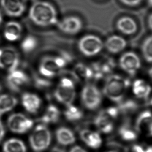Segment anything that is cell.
I'll use <instances>...</instances> for the list:
<instances>
[{
	"instance_id": "6da1fadb",
	"label": "cell",
	"mask_w": 152,
	"mask_h": 152,
	"mask_svg": "<svg viewBox=\"0 0 152 152\" xmlns=\"http://www.w3.org/2000/svg\"><path fill=\"white\" fill-rule=\"evenodd\" d=\"M29 17L33 23L41 27L55 25L58 22L55 7L45 1H37L32 5Z\"/></svg>"
},
{
	"instance_id": "7a4b0ae2",
	"label": "cell",
	"mask_w": 152,
	"mask_h": 152,
	"mask_svg": "<svg viewBox=\"0 0 152 152\" xmlns=\"http://www.w3.org/2000/svg\"><path fill=\"white\" fill-rule=\"evenodd\" d=\"M129 81L119 75L110 76L106 81L103 92L106 96L115 102H120L124 97Z\"/></svg>"
},
{
	"instance_id": "3957f363",
	"label": "cell",
	"mask_w": 152,
	"mask_h": 152,
	"mask_svg": "<svg viewBox=\"0 0 152 152\" xmlns=\"http://www.w3.org/2000/svg\"><path fill=\"white\" fill-rule=\"evenodd\" d=\"M67 65V61L62 56H49L41 61L39 71L45 78H53L60 74Z\"/></svg>"
},
{
	"instance_id": "277c9868",
	"label": "cell",
	"mask_w": 152,
	"mask_h": 152,
	"mask_svg": "<svg viewBox=\"0 0 152 152\" xmlns=\"http://www.w3.org/2000/svg\"><path fill=\"white\" fill-rule=\"evenodd\" d=\"M52 140L51 133L45 125H39L30 136L29 142L36 152H42L49 148Z\"/></svg>"
},
{
	"instance_id": "5b68a950",
	"label": "cell",
	"mask_w": 152,
	"mask_h": 152,
	"mask_svg": "<svg viewBox=\"0 0 152 152\" xmlns=\"http://www.w3.org/2000/svg\"><path fill=\"white\" fill-rule=\"evenodd\" d=\"M78 48L83 55L87 57H93L101 52L104 48V42L97 36L87 34L79 40Z\"/></svg>"
},
{
	"instance_id": "8992f818",
	"label": "cell",
	"mask_w": 152,
	"mask_h": 152,
	"mask_svg": "<svg viewBox=\"0 0 152 152\" xmlns=\"http://www.w3.org/2000/svg\"><path fill=\"white\" fill-rule=\"evenodd\" d=\"M54 96L61 103L67 106L72 104L76 96L74 81L67 77L61 78L54 92Z\"/></svg>"
},
{
	"instance_id": "52a82bcc",
	"label": "cell",
	"mask_w": 152,
	"mask_h": 152,
	"mask_svg": "<svg viewBox=\"0 0 152 152\" xmlns=\"http://www.w3.org/2000/svg\"><path fill=\"white\" fill-rule=\"evenodd\" d=\"M119 114L118 108H108L97 115L94 121V124L102 132L106 134L110 133L114 129V120Z\"/></svg>"
},
{
	"instance_id": "ba28073f",
	"label": "cell",
	"mask_w": 152,
	"mask_h": 152,
	"mask_svg": "<svg viewBox=\"0 0 152 152\" xmlns=\"http://www.w3.org/2000/svg\"><path fill=\"white\" fill-rule=\"evenodd\" d=\"M81 99L85 107L89 110H94L101 105L102 96L97 87L94 85L89 84L83 88Z\"/></svg>"
},
{
	"instance_id": "9c48e42d",
	"label": "cell",
	"mask_w": 152,
	"mask_h": 152,
	"mask_svg": "<svg viewBox=\"0 0 152 152\" xmlns=\"http://www.w3.org/2000/svg\"><path fill=\"white\" fill-rule=\"evenodd\" d=\"M119 65L125 72L134 76L141 67V61L135 52L129 51L123 54L119 58Z\"/></svg>"
},
{
	"instance_id": "30bf717a",
	"label": "cell",
	"mask_w": 152,
	"mask_h": 152,
	"mask_svg": "<svg viewBox=\"0 0 152 152\" xmlns=\"http://www.w3.org/2000/svg\"><path fill=\"white\" fill-rule=\"evenodd\" d=\"M19 61V55L14 48L5 47L0 49L1 69L12 72L17 69Z\"/></svg>"
},
{
	"instance_id": "8fae6325",
	"label": "cell",
	"mask_w": 152,
	"mask_h": 152,
	"mask_svg": "<svg viewBox=\"0 0 152 152\" xmlns=\"http://www.w3.org/2000/svg\"><path fill=\"white\" fill-rule=\"evenodd\" d=\"M34 122L23 114L15 113L11 115L7 121L9 129L14 133H23L31 129Z\"/></svg>"
},
{
	"instance_id": "7c38bea8",
	"label": "cell",
	"mask_w": 152,
	"mask_h": 152,
	"mask_svg": "<svg viewBox=\"0 0 152 152\" xmlns=\"http://www.w3.org/2000/svg\"><path fill=\"white\" fill-rule=\"evenodd\" d=\"M57 25L59 29L67 34H76L83 29V21L80 18L75 16H70L64 18L58 21Z\"/></svg>"
},
{
	"instance_id": "4fadbf2b",
	"label": "cell",
	"mask_w": 152,
	"mask_h": 152,
	"mask_svg": "<svg viewBox=\"0 0 152 152\" xmlns=\"http://www.w3.org/2000/svg\"><path fill=\"white\" fill-rule=\"evenodd\" d=\"M9 72L7 77V83L12 91L18 92L29 83V77L23 71L16 69Z\"/></svg>"
},
{
	"instance_id": "5bb4252c",
	"label": "cell",
	"mask_w": 152,
	"mask_h": 152,
	"mask_svg": "<svg viewBox=\"0 0 152 152\" xmlns=\"http://www.w3.org/2000/svg\"><path fill=\"white\" fill-rule=\"evenodd\" d=\"M1 5L5 14L11 17H19L25 11V0H1Z\"/></svg>"
},
{
	"instance_id": "9a60e30c",
	"label": "cell",
	"mask_w": 152,
	"mask_h": 152,
	"mask_svg": "<svg viewBox=\"0 0 152 152\" xmlns=\"http://www.w3.org/2000/svg\"><path fill=\"white\" fill-rule=\"evenodd\" d=\"M127 41L123 37L112 35L108 37L104 43L106 50L113 54H117L124 51L127 47Z\"/></svg>"
},
{
	"instance_id": "2e32d148",
	"label": "cell",
	"mask_w": 152,
	"mask_h": 152,
	"mask_svg": "<svg viewBox=\"0 0 152 152\" xmlns=\"http://www.w3.org/2000/svg\"><path fill=\"white\" fill-rule=\"evenodd\" d=\"M136 130L140 133L152 137V114L146 110L140 114L135 123Z\"/></svg>"
},
{
	"instance_id": "e0dca14e",
	"label": "cell",
	"mask_w": 152,
	"mask_h": 152,
	"mask_svg": "<svg viewBox=\"0 0 152 152\" xmlns=\"http://www.w3.org/2000/svg\"><path fill=\"white\" fill-rule=\"evenodd\" d=\"M23 33V28L17 21H9L6 23L3 30V36L5 39L10 42L18 40Z\"/></svg>"
},
{
	"instance_id": "ac0fdd59",
	"label": "cell",
	"mask_w": 152,
	"mask_h": 152,
	"mask_svg": "<svg viewBox=\"0 0 152 152\" xmlns=\"http://www.w3.org/2000/svg\"><path fill=\"white\" fill-rule=\"evenodd\" d=\"M116 28L121 34L130 36L137 32V25L133 18L129 16H123L117 21Z\"/></svg>"
},
{
	"instance_id": "d6986e66",
	"label": "cell",
	"mask_w": 152,
	"mask_h": 152,
	"mask_svg": "<svg viewBox=\"0 0 152 152\" xmlns=\"http://www.w3.org/2000/svg\"><path fill=\"white\" fill-rule=\"evenodd\" d=\"M21 102L25 110L32 114L37 113L41 104L40 97L31 93H24L21 97Z\"/></svg>"
},
{
	"instance_id": "ffe728a7",
	"label": "cell",
	"mask_w": 152,
	"mask_h": 152,
	"mask_svg": "<svg viewBox=\"0 0 152 152\" xmlns=\"http://www.w3.org/2000/svg\"><path fill=\"white\" fill-rule=\"evenodd\" d=\"M81 139L90 148L96 149L101 145V137L99 133L88 129H84L80 132Z\"/></svg>"
},
{
	"instance_id": "44dd1931",
	"label": "cell",
	"mask_w": 152,
	"mask_h": 152,
	"mask_svg": "<svg viewBox=\"0 0 152 152\" xmlns=\"http://www.w3.org/2000/svg\"><path fill=\"white\" fill-rule=\"evenodd\" d=\"M55 135L58 143L61 145H69L76 141L74 132L66 127L59 128L56 131Z\"/></svg>"
},
{
	"instance_id": "7402d4cb",
	"label": "cell",
	"mask_w": 152,
	"mask_h": 152,
	"mask_svg": "<svg viewBox=\"0 0 152 152\" xmlns=\"http://www.w3.org/2000/svg\"><path fill=\"white\" fill-rule=\"evenodd\" d=\"M72 74L75 78L79 81L89 80L93 78L92 69L83 64H77L74 67Z\"/></svg>"
},
{
	"instance_id": "603a6c76",
	"label": "cell",
	"mask_w": 152,
	"mask_h": 152,
	"mask_svg": "<svg viewBox=\"0 0 152 152\" xmlns=\"http://www.w3.org/2000/svg\"><path fill=\"white\" fill-rule=\"evenodd\" d=\"M132 90L134 95L138 98L145 99L150 94L151 88L145 81L137 79L133 83Z\"/></svg>"
},
{
	"instance_id": "cb8c5ba5",
	"label": "cell",
	"mask_w": 152,
	"mask_h": 152,
	"mask_svg": "<svg viewBox=\"0 0 152 152\" xmlns=\"http://www.w3.org/2000/svg\"><path fill=\"white\" fill-rule=\"evenodd\" d=\"M17 99L10 94L0 95V115L10 111L17 105Z\"/></svg>"
},
{
	"instance_id": "d4e9b609",
	"label": "cell",
	"mask_w": 152,
	"mask_h": 152,
	"mask_svg": "<svg viewBox=\"0 0 152 152\" xmlns=\"http://www.w3.org/2000/svg\"><path fill=\"white\" fill-rule=\"evenodd\" d=\"M4 152H26L25 144L20 140L11 139L7 140L3 145Z\"/></svg>"
},
{
	"instance_id": "484cf974",
	"label": "cell",
	"mask_w": 152,
	"mask_h": 152,
	"mask_svg": "<svg viewBox=\"0 0 152 152\" xmlns=\"http://www.w3.org/2000/svg\"><path fill=\"white\" fill-rule=\"evenodd\" d=\"M60 111L58 108L54 105H50L47 108L45 114L41 118V121L45 124L55 123L59 120Z\"/></svg>"
},
{
	"instance_id": "4316f807",
	"label": "cell",
	"mask_w": 152,
	"mask_h": 152,
	"mask_svg": "<svg viewBox=\"0 0 152 152\" xmlns=\"http://www.w3.org/2000/svg\"><path fill=\"white\" fill-rule=\"evenodd\" d=\"M119 134L126 141H133L137 138V134L128 124L122 125L119 129Z\"/></svg>"
},
{
	"instance_id": "83f0119b",
	"label": "cell",
	"mask_w": 152,
	"mask_h": 152,
	"mask_svg": "<svg viewBox=\"0 0 152 152\" xmlns=\"http://www.w3.org/2000/svg\"><path fill=\"white\" fill-rule=\"evenodd\" d=\"M142 54L144 59L149 63H152V35L144 40L141 47Z\"/></svg>"
},
{
	"instance_id": "f1b7e54d",
	"label": "cell",
	"mask_w": 152,
	"mask_h": 152,
	"mask_svg": "<svg viewBox=\"0 0 152 152\" xmlns=\"http://www.w3.org/2000/svg\"><path fill=\"white\" fill-rule=\"evenodd\" d=\"M64 115L66 118L70 121H75L80 119L83 117V113L79 108L72 104L67 106Z\"/></svg>"
},
{
	"instance_id": "f546056e",
	"label": "cell",
	"mask_w": 152,
	"mask_h": 152,
	"mask_svg": "<svg viewBox=\"0 0 152 152\" xmlns=\"http://www.w3.org/2000/svg\"><path fill=\"white\" fill-rule=\"evenodd\" d=\"M119 112L124 114H129L134 112L138 108L137 104L132 100H128L123 103H121L118 107Z\"/></svg>"
},
{
	"instance_id": "4dcf8cb0",
	"label": "cell",
	"mask_w": 152,
	"mask_h": 152,
	"mask_svg": "<svg viewBox=\"0 0 152 152\" xmlns=\"http://www.w3.org/2000/svg\"><path fill=\"white\" fill-rule=\"evenodd\" d=\"M37 45V41L34 37L28 36L21 43V49L25 52H30L35 49Z\"/></svg>"
},
{
	"instance_id": "1f68e13d",
	"label": "cell",
	"mask_w": 152,
	"mask_h": 152,
	"mask_svg": "<svg viewBox=\"0 0 152 152\" xmlns=\"http://www.w3.org/2000/svg\"><path fill=\"white\" fill-rule=\"evenodd\" d=\"M35 84L36 86L40 88H45L47 87H50L51 83L49 81L45 79L37 78L35 79Z\"/></svg>"
},
{
	"instance_id": "d6a6232c",
	"label": "cell",
	"mask_w": 152,
	"mask_h": 152,
	"mask_svg": "<svg viewBox=\"0 0 152 152\" xmlns=\"http://www.w3.org/2000/svg\"><path fill=\"white\" fill-rule=\"evenodd\" d=\"M123 4L128 7H134L137 6L143 0H119Z\"/></svg>"
},
{
	"instance_id": "836d02e7",
	"label": "cell",
	"mask_w": 152,
	"mask_h": 152,
	"mask_svg": "<svg viewBox=\"0 0 152 152\" xmlns=\"http://www.w3.org/2000/svg\"><path fill=\"white\" fill-rule=\"evenodd\" d=\"M131 152H145L142 146L137 144H134L131 147Z\"/></svg>"
},
{
	"instance_id": "e575fe53",
	"label": "cell",
	"mask_w": 152,
	"mask_h": 152,
	"mask_svg": "<svg viewBox=\"0 0 152 152\" xmlns=\"http://www.w3.org/2000/svg\"><path fill=\"white\" fill-rule=\"evenodd\" d=\"M5 134V129L2 122L0 119V142L2 140Z\"/></svg>"
},
{
	"instance_id": "d590c367",
	"label": "cell",
	"mask_w": 152,
	"mask_h": 152,
	"mask_svg": "<svg viewBox=\"0 0 152 152\" xmlns=\"http://www.w3.org/2000/svg\"><path fill=\"white\" fill-rule=\"evenodd\" d=\"M69 152H87L85 149L79 146H75L72 148Z\"/></svg>"
},
{
	"instance_id": "8d00e7d4",
	"label": "cell",
	"mask_w": 152,
	"mask_h": 152,
	"mask_svg": "<svg viewBox=\"0 0 152 152\" xmlns=\"http://www.w3.org/2000/svg\"><path fill=\"white\" fill-rule=\"evenodd\" d=\"M148 25L149 29L152 31V13L148 17Z\"/></svg>"
},
{
	"instance_id": "74e56055",
	"label": "cell",
	"mask_w": 152,
	"mask_h": 152,
	"mask_svg": "<svg viewBox=\"0 0 152 152\" xmlns=\"http://www.w3.org/2000/svg\"><path fill=\"white\" fill-rule=\"evenodd\" d=\"M148 76L150 77V78L152 80V66L151 67L148 71Z\"/></svg>"
},
{
	"instance_id": "f35d334b",
	"label": "cell",
	"mask_w": 152,
	"mask_h": 152,
	"mask_svg": "<svg viewBox=\"0 0 152 152\" xmlns=\"http://www.w3.org/2000/svg\"><path fill=\"white\" fill-rule=\"evenodd\" d=\"M145 152H152V146L147 148L145 150Z\"/></svg>"
},
{
	"instance_id": "ab89813d",
	"label": "cell",
	"mask_w": 152,
	"mask_h": 152,
	"mask_svg": "<svg viewBox=\"0 0 152 152\" xmlns=\"http://www.w3.org/2000/svg\"><path fill=\"white\" fill-rule=\"evenodd\" d=\"M148 3L149 7H152V0H148Z\"/></svg>"
},
{
	"instance_id": "60d3db41",
	"label": "cell",
	"mask_w": 152,
	"mask_h": 152,
	"mask_svg": "<svg viewBox=\"0 0 152 152\" xmlns=\"http://www.w3.org/2000/svg\"><path fill=\"white\" fill-rule=\"evenodd\" d=\"M2 14H1V12H0V25L1 24L2 22Z\"/></svg>"
},
{
	"instance_id": "b9f144b4",
	"label": "cell",
	"mask_w": 152,
	"mask_h": 152,
	"mask_svg": "<svg viewBox=\"0 0 152 152\" xmlns=\"http://www.w3.org/2000/svg\"><path fill=\"white\" fill-rule=\"evenodd\" d=\"M116 152V151H110V152Z\"/></svg>"
},
{
	"instance_id": "7bdbcfd3",
	"label": "cell",
	"mask_w": 152,
	"mask_h": 152,
	"mask_svg": "<svg viewBox=\"0 0 152 152\" xmlns=\"http://www.w3.org/2000/svg\"><path fill=\"white\" fill-rule=\"evenodd\" d=\"M151 104L152 105V99H151Z\"/></svg>"
}]
</instances>
